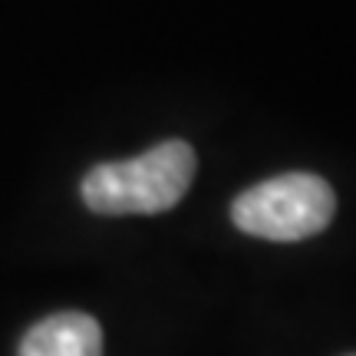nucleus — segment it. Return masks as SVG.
Instances as JSON below:
<instances>
[{"instance_id":"1","label":"nucleus","mask_w":356,"mask_h":356,"mask_svg":"<svg viewBox=\"0 0 356 356\" xmlns=\"http://www.w3.org/2000/svg\"><path fill=\"white\" fill-rule=\"evenodd\" d=\"M195 149L181 139H165L126 162L89 168L79 195L96 215H162L175 208L195 178Z\"/></svg>"},{"instance_id":"2","label":"nucleus","mask_w":356,"mask_h":356,"mask_svg":"<svg viewBox=\"0 0 356 356\" xmlns=\"http://www.w3.org/2000/svg\"><path fill=\"white\" fill-rule=\"evenodd\" d=\"M337 215V195L320 175L287 172L251 185L231 202L234 228L264 241H304L327 228Z\"/></svg>"},{"instance_id":"3","label":"nucleus","mask_w":356,"mask_h":356,"mask_svg":"<svg viewBox=\"0 0 356 356\" xmlns=\"http://www.w3.org/2000/svg\"><path fill=\"white\" fill-rule=\"evenodd\" d=\"M17 356H102V330L96 317L63 310L33 323L24 333Z\"/></svg>"},{"instance_id":"4","label":"nucleus","mask_w":356,"mask_h":356,"mask_svg":"<svg viewBox=\"0 0 356 356\" xmlns=\"http://www.w3.org/2000/svg\"><path fill=\"white\" fill-rule=\"evenodd\" d=\"M353 356H356V353H353Z\"/></svg>"}]
</instances>
